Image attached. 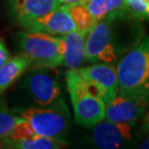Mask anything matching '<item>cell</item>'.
Returning <instances> with one entry per match:
<instances>
[{
  "label": "cell",
  "mask_w": 149,
  "mask_h": 149,
  "mask_svg": "<svg viewBox=\"0 0 149 149\" xmlns=\"http://www.w3.org/2000/svg\"><path fill=\"white\" fill-rule=\"evenodd\" d=\"M10 59V52L2 38H0V68Z\"/></svg>",
  "instance_id": "19"
},
{
  "label": "cell",
  "mask_w": 149,
  "mask_h": 149,
  "mask_svg": "<svg viewBox=\"0 0 149 149\" xmlns=\"http://www.w3.org/2000/svg\"><path fill=\"white\" fill-rule=\"evenodd\" d=\"M85 37L86 33L79 30L62 36L64 41L63 66L68 69L77 70L86 63Z\"/></svg>",
  "instance_id": "12"
},
{
  "label": "cell",
  "mask_w": 149,
  "mask_h": 149,
  "mask_svg": "<svg viewBox=\"0 0 149 149\" xmlns=\"http://www.w3.org/2000/svg\"><path fill=\"white\" fill-rule=\"evenodd\" d=\"M19 85V91L23 99L29 103L27 107L67 106L64 97L63 80L56 68H29L23 74Z\"/></svg>",
  "instance_id": "2"
},
{
  "label": "cell",
  "mask_w": 149,
  "mask_h": 149,
  "mask_svg": "<svg viewBox=\"0 0 149 149\" xmlns=\"http://www.w3.org/2000/svg\"><path fill=\"white\" fill-rule=\"evenodd\" d=\"M6 147L17 149H59L66 147L68 142L65 139H58L36 134L31 138L6 143Z\"/></svg>",
  "instance_id": "15"
},
{
  "label": "cell",
  "mask_w": 149,
  "mask_h": 149,
  "mask_svg": "<svg viewBox=\"0 0 149 149\" xmlns=\"http://www.w3.org/2000/svg\"><path fill=\"white\" fill-rule=\"evenodd\" d=\"M142 19L128 12L99 20L85 37L86 63L115 65L144 36Z\"/></svg>",
  "instance_id": "1"
},
{
  "label": "cell",
  "mask_w": 149,
  "mask_h": 149,
  "mask_svg": "<svg viewBox=\"0 0 149 149\" xmlns=\"http://www.w3.org/2000/svg\"><path fill=\"white\" fill-rule=\"evenodd\" d=\"M14 111L25 119L39 135L65 139L70 121L68 106L52 108L20 107L15 109Z\"/></svg>",
  "instance_id": "6"
},
{
  "label": "cell",
  "mask_w": 149,
  "mask_h": 149,
  "mask_svg": "<svg viewBox=\"0 0 149 149\" xmlns=\"http://www.w3.org/2000/svg\"><path fill=\"white\" fill-rule=\"evenodd\" d=\"M139 148L141 149H149V136L141 142V145H139Z\"/></svg>",
  "instance_id": "22"
},
{
  "label": "cell",
  "mask_w": 149,
  "mask_h": 149,
  "mask_svg": "<svg viewBox=\"0 0 149 149\" xmlns=\"http://www.w3.org/2000/svg\"><path fill=\"white\" fill-rule=\"evenodd\" d=\"M149 108V91L132 95L117 94L106 106V119L112 122L136 123L143 117Z\"/></svg>",
  "instance_id": "7"
},
{
  "label": "cell",
  "mask_w": 149,
  "mask_h": 149,
  "mask_svg": "<svg viewBox=\"0 0 149 149\" xmlns=\"http://www.w3.org/2000/svg\"><path fill=\"white\" fill-rule=\"evenodd\" d=\"M65 7L72 17L77 30L87 34V32L97 22L84 4H71L65 5Z\"/></svg>",
  "instance_id": "16"
},
{
  "label": "cell",
  "mask_w": 149,
  "mask_h": 149,
  "mask_svg": "<svg viewBox=\"0 0 149 149\" xmlns=\"http://www.w3.org/2000/svg\"><path fill=\"white\" fill-rule=\"evenodd\" d=\"M76 122L92 128L106 117V104L100 95L86 82L77 70L68 69L64 73Z\"/></svg>",
  "instance_id": "3"
},
{
  "label": "cell",
  "mask_w": 149,
  "mask_h": 149,
  "mask_svg": "<svg viewBox=\"0 0 149 149\" xmlns=\"http://www.w3.org/2000/svg\"><path fill=\"white\" fill-rule=\"evenodd\" d=\"M145 1H147V2H149V0H145Z\"/></svg>",
  "instance_id": "23"
},
{
  "label": "cell",
  "mask_w": 149,
  "mask_h": 149,
  "mask_svg": "<svg viewBox=\"0 0 149 149\" xmlns=\"http://www.w3.org/2000/svg\"><path fill=\"white\" fill-rule=\"evenodd\" d=\"M30 67L29 59L22 53L10 57L0 68V96L14 85Z\"/></svg>",
  "instance_id": "13"
},
{
  "label": "cell",
  "mask_w": 149,
  "mask_h": 149,
  "mask_svg": "<svg viewBox=\"0 0 149 149\" xmlns=\"http://www.w3.org/2000/svg\"><path fill=\"white\" fill-rule=\"evenodd\" d=\"M86 82L100 95L106 106L111 104L118 94V76L115 65L93 63L77 69Z\"/></svg>",
  "instance_id": "8"
},
{
  "label": "cell",
  "mask_w": 149,
  "mask_h": 149,
  "mask_svg": "<svg viewBox=\"0 0 149 149\" xmlns=\"http://www.w3.org/2000/svg\"><path fill=\"white\" fill-rule=\"evenodd\" d=\"M17 47L31 63L30 68L63 66L64 41L62 36L24 30L17 35Z\"/></svg>",
  "instance_id": "5"
},
{
  "label": "cell",
  "mask_w": 149,
  "mask_h": 149,
  "mask_svg": "<svg viewBox=\"0 0 149 149\" xmlns=\"http://www.w3.org/2000/svg\"><path fill=\"white\" fill-rule=\"evenodd\" d=\"M63 5L59 0H7L9 15L19 25Z\"/></svg>",
  "instance_id": "11"
},
{
  "label": "cell",
  "mask_w": 149,
  "mask_h": 149,
  "mask_svg": "<svg viewBox=\"0 0 149 149\" xmlns=\"http://www.w3.org/2000/svg\"><path fill=\"white\" fill-rule=\"evenodd\" d=\"M128 11L134 17L149 20V2L145 0H125Z\"/></svg>",
  "instance_id": "18"
},
{
  "label": "cell",
  "mask_w": 149,
  "mask_h": 149,
  "mask_svg": "<svg viewBox=\"0 0 149 149\" xmlns=\"http://www.w3.org/2000/svg\"><path fill=\"white\" fill-rule=\"evenodd\" d=\"M14 109H11L5 100L0 98V141H3L13 131L14 127L22 120Z\"/></svg>",
  "instance_id": "17"
},
{
  "label": "cell",
  "mask_w": 149,
  "mask_h": 149,
  "mask_svg": "<svg viewBox=\"0 0 149 149\" xmlns=\"http://www.w3.org/2000/svg\"><path fill=\"white\" fill-rule=\"evenodd\" d=\"M63 5H71V4H84L86 0H59Z\"/></svg>",
  "instance_id": "21"
},
{
  "label": "cell",
  "mask_w": 149,
  "mask_h": 149,
  "mask_svg": "<svg viewBox=\"0 0 149 149\" xmlns=\"http://www.w3.org/2000/svg\"><path fill=\"white\" fill-rule=\"evenodd\" d=\"M136 125V123L103 120L92 127V141L98 148H119L132 139Z\"/></svg>",
  "instance_id": "10"
},
{
  "label": "cell",
  "mask_w": 149,
  "mask_h": 149,
  "mask_svg": "<svg viewBox=\"0 0 149 149\" xmlns=\"http://www.w3.org/2000/svg\"><path fill=\"white\" fill-rule=\"evenodd\" d=\"M116 70L119 94L149 91V34L121 56L116 63Z\"/></svg>",
  "instance_id": "4"
},
{
  "label": "cell",
  "mask_w": 149,
  "mask_h": 149,
  "mask_svg": "<svg viewBox=\"0 0 149 149\" xmlns=\"http://www.w3.org/2000/svg\"><path fill=\"white\" fill-rule=\"evenodd\" d=\"M84 5L96 22L111 15L128 12L125 0H86Z\"/></svg>",
  "instance_id": "14"
},
{
  "label": "cell",
  "mask_w": 149,
  "mask_h": 149,
  "mask_svg": "<svg viewBox=\"0 0 149 149\" xmlns=\"http://www.w3.org/2000/svg\"><path fill=\"white\" fill-rule=\"evenodd\" d=\"M20 26L24 30L43 32L53 36H63L77 30L76 24L65 5L43 16L28 20Z\"/></svg>",
  "instance_id": "9"
},
{
  "label": "cell",
  "mask_w": 149,
  "mask_h": 149,
  "mask_svg": "<svg viewBox=\"0 0 149 149\" xmlns=\"http://www.w3.org/2000/svg\"><path fill=\"white\" fill-rule=\"evenodd\" d=\"M139 130L143 134H146L149 132V108L147 109L146 112L144 113L143 117L141 118V125Z\"/></svg>",
  "instance_id": "20"
}]
</instances>
